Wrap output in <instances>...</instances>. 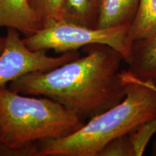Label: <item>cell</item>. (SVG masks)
<instances>
[{
  "instance_id": "9",
  "label": "cell",
  "mask_w": 156,
  "mask_h": 156,
  "mask_svg": "<svg viewBox=\"0 0 156 156\" xmlns=\"http://www.w3.org/2000/svg\"><path fill=\"white\" fill-rule=\"evenodd\" d=\"M101 0H68L63 20L90 28H96Z\"/></svg>"
},
{
  "instance_id": "6",
  "label": "cell",
  "mask_w": 156,
  "mask_h": 156,
  "mask_svg": "<svg viewBox=\"0 0 156 156\" xmlns=\"http://www.w3.org/2000/svg\"><path fill=\"white\" fill-rule=\"evenodd\" d=\"M0 28H14L27 37L42 29L44 25L28 0H0Z\"/></svg>"
},
{
  "instance_id": "10",
  "label": "cell",
  "mask_w": 156,
  "mask_h": 156,
  "mask_svg": "<svg viewBox=\"0 0 156 156\" xmlns=\"http://www.w3.org/2000/svg\"><path fill=\"white\" fill-rule=\"evenodd\" d=\"M156 31V0H140L137 12L129 26V38L134 41L147 37Z\"/></svg>"
},
{
  "instance_id": "4",
  "label": "cell",
  "mask_w": 156,
  "mask_h": 156,
  "mask_svg": "<svg viewBox=\"0 0 156 156\" xmlns=\"http://www.w3.org/2000/svg\"><path fill=\"white\" fill-rule=\"evenodd\" d=\"M130 25L108 28H90L62 20L46 25L23 41L34 51L53 50L57 54L77 51L87 45H107L115 49L129 63L132 42L129 38Z\"/></svg>"
},
{
  "instance_id": "12",
  "label": "cell",
  "mask_w": 156,
  "mask_h": 156,
  "mask_svg": "<svg viewBox=\"0 0 156 156\" xmlns=\"http://www.w3.org/2000/svg\"><path fill=\"white\" fill-rule=\"evenodd\" d=\"M156 133V117L142 123L127 134L134 156L143 155L148 142Z\"/></svg>"
},
{
  "instance_id": "2",
  "label": "cell",
  "mask_w": 156,
  "mask_h": 156,
  "mask_svg": "<svg viewBox=\"0 0 156 156\" xmlns=\"http://www.w3.org/2000/svg\"><path fill=\"white\" fill-rule=\"evenodd\" d=\"M84 124L79 116L52 99L0 87V155L38 156L35 142L65 137Z\"/></svg>"
},
{
  "instance_id": "8",
  "label": "cell",
  "mask_w": 156,
  "mask_h": 156,
  "mask_svg": "<svg viewBox=\"0 0 156 156\" xmlns=\"http://www.w3.org/2000/svg\"><path fill=\"white\" fill-rule=\"evenodd\" d=\"M139 4L140 0H101L96 28L131 25Z\"/></svg>"
},
{
  "instance_id": "13",
  "label": "cell",
  "mask_w": 156,
  "mask_h": 156,
  "mask_svg": "<svg viewBox=\"0 0 156 156\" xmlns=\"http://www.w3.org/2000/svg\"><path fill=\"white\" fill-rule=\"evenodd\" d=\"M98 156H134L127 134L109 142Z\"/></svg>"
},
{
  "instance_id": "15",
  "label": "cell",
  "mask_w": 156,
  "mask_h": 156,
  "mask_svg": "<svg viewBox=\"0 0 156 156\" xmlns=\"http://www.w3.org/2000/svg\"><path fill=\"white\" fill-rule=\"evenodd\" d=\"M5 37L0 36V54H1L2 52L4 49V47H5Z\"/></svg>"
},
{
  "instance_id": "5",
  "label": "cell",
  "mask_w": 156,
  "mask_h": 156,
  "mask_svg": "<svg viewBox=\"0 0 156 156\" xmlns=\"http://www.w3.org/2000/svg\"><path fill=\"white\" fill-rule=\"evenodd\" d=\"M20 34L14 28H7L5 47L0 54V87L26 74L53 69L80 56L78 51L50 56L47 51L32 50Z\"/></svg>"
},
{
  "instance_id": "7",
  "label": "cell",
  "mask_w": 156,
  "mask_h": 156,
  "mask_svg": "<svg viewBox=\"0 0 156 156\" xmlns=\"http://www.w3.org/2000/svg\"><path fill=\"white\" fill-rule=\"evenodd\" d=\"M128 64L134 76L156 85V31L132 43Z\"/></svg>"
},
{
  "instance_id": "1",
  "label": "cell",
  "mask_w": 156,
  "mask_h": 156,
  "mask_svg": "<svg viewBox=\"0 0 156 156\" xmlns=\"http://www.w3.org/2000/svg\"><path fill=\"white\" fill-rule=\"evenodd\" d=\"M83 48L85 55L53 69L30 73L9 83L23 95L44 96L61 103L85 122L119 104L126 96L121 78L123 56L107 45Z\"/></svg>"
},
{
  "instance_id": "3",
  "label": "cell",
  "mask_w": 156,
  "mask_h": 156,
  "mask_svg": "<svg viewBox=\"0 0 156 156\" xmlns=\"http://www.w3.org/2000/svg\"><path fill=\"white\" fill-rule=\"evenodd\" d=\"M125 83L122 102L89 119L75 133L40 141L38 156H98L115 138L156 117V91L120 73Z\"/></svg>"
},
{
  "instance_id": "14",
  "label": "cell",
  "mask_w": 156,
  "mask_h": 156,
  "mask_svg": "<svg viewBox=\"0 0 156 156\" xmlns=\"http://www.w3.org/2000/svg\"><path fill=\"white\" fill-rule=\"evenodd\" d=\"M122 72H123V73H124V75H125L126 77L129 78V79H131L134 81L137 82V83L142 84V85H145V86L147 87H150V88L153 89V90H154L156 91V85L155 83H152V82H151V81H146V80H140V79H139V78L136 77L135 76H134L133 75H132V74L130 73L129 70L128 71H124V70H123Z\"/></svg>"
},
{
  "instance_id": "11",
  "label": "cell",
  "mask_w": 156,
  "mask_h": 156,
  "mask_svg": "<svg viewBox=\"0 0 156 156\" xmlns=\"http://www.w3.org/2000/svg\"><path fill=\"white\" fill-rule=\"evenodd\" d=\"M44 27L63 20L68 0H28Z\"/></svg>"
}]
</instances>
